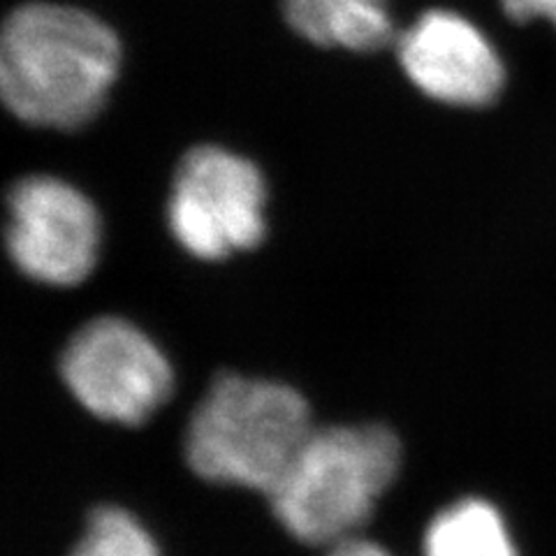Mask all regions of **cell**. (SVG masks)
Listing matches in <instances>:
<instances>
[{"mask_svg":"<svg viewBox=\"0 0 556 556\" xmlns=\"http://www.w3.org/2000/svg\"><path fill=\"white\" fill-rule=\"evenodd\" d=\"M283 14L294 33L318 47L371 54L394 40L388 0H283Z\"/></svg>","mask_w":556,"mask_h":556,"instance_id":"ba28073f","label":"cell"},{"mask_svg":"<svg viewBox=\"0 0 556 556\" xmlns=\"http://www.w3.org/2000/svg\"><path fill=\"white\" fill-rule=\"evenodd\" d=\"M513 22L545 20L556 28V0H501Z\"/></svg>","mask_w":556,"mask_h":556,"instance_id":"8fae6325","label":"cell"},{"mask_svg":"<svg viewBox=\"0 0 556 556\" xmlns=\"http://www.w3.org/2000/svg\"><path fill=\"white\" fill-rule=\"evenodd\" d=\"M267 186L260 169L223 147H193L177 165L167 225L198 260H223L255 249L265 237Z\"/></svg>","mask_w":556,"mask_h":556,"instance_id":"277c9868","label":"cell"},{"mask_svg":"<svg viewBox=\"0 0 556 556\" xmlns=\"http://www.w3.org/2000/svg\"><path fill=\"white\" fill-rule=\"evenodd\" d=\"M70 556H161V549L135 515L102 506L91 513L81 541Z\"/></svg>","mask_w":556,"mask_h":556,"instance_id":"30bf717a","label":"cell"},{"mask_svg":"<svg viewBox=\"0 0 556 556\" xmlns=\"http://www.w3.org/2000/svg\"><path fill=\"white\" fill-rule=\"evenodd\" d=\"M8 253L30 281L73 288L89 276L100 253V216L79 188L33 174L10 188Z\"/></svg>","mask_w":556,"mask_h":556,"instance_id":"8992f818","label":"cell"},{"mask_svg":"<svg viewBox=\"0 0 556 556\" xmlns=\"http://www.w3.org/2000/svg\"><path fill=\"white\" fill-rule=\"evenodd\" d=\"M121 45L98 16L67 5L16 8L0 40L8 110L35 128L77 130L102 110L118 75Z\"/></svg>","mask_w":556,"mask_h":556,"instance_id":"6da1fadb","label":"cell"},{"mask_svg":"<svg viewBox=\"0 0 556 556\" xmlns=\"http://www.w3.org/2000/svg\"><path fill=\"white\" fill-rule=\"evenodd\" d=\"M313 429L306 399L294 388L220 374L190 415L184 450L202 480L269 496Z\"/></svg>","mask_w":556,"mask_h":556,"instance_id":"7a4b0ae2","label":"cell"},{"mask_svg":"<svg viewBox=\"0 0 556 556\" xmlns=\"http://www.w3.org/2000/svg\"><path fill=\"white\" fill-rule=\"evenodd\" d=\"M61 378L79 406L104 422H147L172 394L167 357L126 318L102 316L81 325L61 353Z\"/></svg>","mask_w":556,"mask_h":556,"instance_id":"5b68a950","label":"cell"},{"mask_svg":"<svg viewBox=\"0 0 556 556\" xmlns=\"http://www.w3.org/2000/svg\"><path fill=\"white\" fill-rule=\"evenodd\" d=\"M327 556H392L388 549H382L380 545L364 541V538H348V541L329 547Z\"/></svg>","mask_w":556,"mask_h":556,"instance_id":"7c38bea8","label":"cell"},{"mask_svg":"<svg viewBox=\"0 0 556 556\" xmlns=\"http://www.w3.org/2000/svg\"><path fill=\"white\" fill-rule=\"evenodd\" d=\"M425 556H519L506 519L484 498H462L429 521Z\"/></svg>","mask_w":556,"mask_h":556,"instance_id":"9c48e42d","label":"cell"},{"mask_svg":"<svg viewBox=\"0 0 556 556\" xmlns=\"http://www.w3.org/2000/svg\"><path fill=\"white\" fill-rule=\"evenodd\" d=\"M402 468V443L386 425L313 429L267 496L274 517L300 543L334 547L367 525Z\"/></svg>","mask_w":556,"mask_h":556,"instance_id":"3957f363","label":"cell"},{"mask_svg":"<svg viewBox=\"0 0 556 556\" xmlns=\"http://www.w3.org/2000/svg\"><path fill=\"white\" fill-rule=\"evenodd\" d=\"M396 54L417 89L452 108H484L498 98L506 79L486 35L447 10L425 12L399 35Z\"/></svg>","mask_w":556,"mask_h":556,"instance_id":"52a82bcc","label":"cell"}]
</instances>
